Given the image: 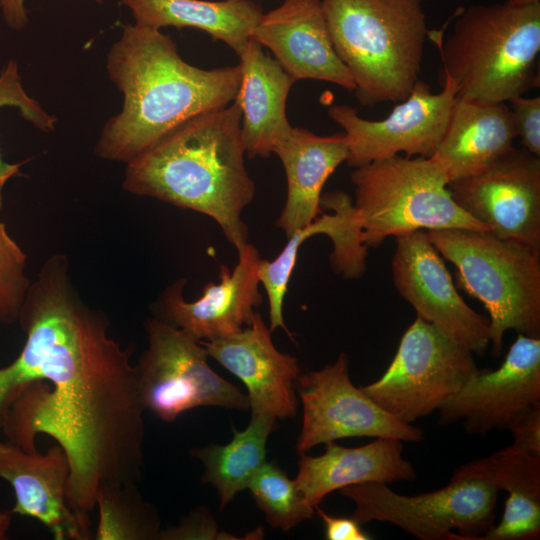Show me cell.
Returning <instances> with one entry per match:
<instances>
[{"label":"cell","mask_w":540,"mask_h":540,"mask_svg":"<svg viewBox=\"0 0 540 540\" xmlns=\"http://www.w3.org/2000/svg\"><path fill=\"white\" fill-rule=\"evenodd\" d=\"M5 106L18 109L25 120L43 132H52L55 129L57 118L27 94L14 59H10L0 72V108ZM24 162L8 163L0 154V209L5 185L10 179L21 175Z\"/></svg>","instance_id":"obj_30"},{"label":"cell","mask_w":540,"mask_h":540,"mask_svg":"<svg viewBox=\"0 0 540 540\" xmlns=\"http://www.w3.org/2000/svg\"><path fill=\"white\" fill-rule=\"evenodd\" d=\"M437 37L444 76L457 86V97L506 102L539 86L540 2L470 6L444 44Z\"/></svg>","instance_id":"obj_5"},{"label":"cell","mask_w":540,"mask_h":540,"mask_svg":"<svg viewBox=\"0 0 540 540\" xmlns=\"http://www.w3.org/2000/svg\"><path fill=\"white\" fill-rule=\"evenodd\" d=\"M350 178L367 248L418 230L488 232L455 202L444 169L432 157L395 155L354 168Z\"/></svg>","instance_id":"obj_7"},{"label":"cell","mask_w":540,"mask_h":540,"mask_svg":"<svg viewBox=\"0 0 540 540\" xmlns=\"http://www.w3.org/2000/svg\"><path fill=\"white\" fill-rule=\"evenodd\" d=\"M276 421L271 416L252 415L249 425L242 431H234L229 443L210 444L192 451L204 467L202 480L217 492L220 509L248 487L266 462V444L276 429Z\"/></svg>","instance_id":"obj_26"},{"label":"cell","mask_w":540,"mask_h":540,"mask_svg":"<svg viewBox=\"0 0 540 540\" xmlns=\"http://www.w3.org/2000/svg\"><path fill=\"white\" fill-rule=\"evenodd\" d=\"M200 343L209 357L245 385L252 415L277 420L295 417L298 360L275 347L271 331L259 313L255 312L250 324L239 332Z\"/></svg>","instance_id":"obj_17"},{"label":"cell","mask_w":540,"mask_h":540,"mask_svg":"<svg viewBox=\"0 0 540 540\" xmlns=\"http://www.w3.org/2000/svg\"><path fill=\"white\" fill-rule=\"evenodd\" d=\"M247 488L273 528L289 531L315 513V508L306 502L295 481L274 462L266 461Z\"/></svg>","instance_id":"obj_29"},{"label":"cell","mask_w":540,"mask_h":540,"mask_svg":"<svg viewBox=\"0 0 540 540\" xmlns=\"http://www.w3.org/2000/svg\"><path fill=\"white\" fill-rule=\"evenodd\" d=\"M514 445L540 455V402L518 414L507 428Z\"/></svg>","instance_id":"obj_34"},{"label":"cell","mask_w":540,"mask_h":540,"mask_svg":"<svg viewBox=\"0 0 540 540\" xmlns=\"http://www.w3.org/2000/svg\"><path fill=\"white\" fill-rule=\"evenodd\" d=\"M457 91L447 76L439 93H432L427 82L418 80L406 99L376 121L360 117L348 105L330 106L328 115L343 129L347 141V164L358 168L400 153L432 157L445 133Z\"/></svg>","instance_id":"obj_11"},{"label":"cell","mask_w":540,"mask_h":540,"mask_svg":"<svg viewBox=\"0 0 540 540\" xmlns=\"http://www.w3.org/2000/svg\"><path fill=\"white\" fill-rule=\"evenodd\" d=\"M319 456L300 453L294 479L306 502L315 508L328 494L363 483L414 481L413 465L403 458L402 441L376 438L363 446L348 448L336 442L325 444Z\"/></svg>","instance_id":"obj_20"},{"label":"cell","mask_w":540,"mask_h":540,"mask_svg":"<svg viewBox=\"0 0 540 540\" xmlns=\"http://www.w3.org/2000/svg\"><path fill=\"white\" fill-rule=\"evenodd\" d=\"M540 402V337L518 334L495 370L476 373L439 408V424L461 422L466 432L485 435L507 429L523 410Z\"/></svg>","instance_id":"obj_15"},{"label":"cell","mask_w":540,"mask_h":540,"mask_svg":"<svg viewBox=\"0 0 540 540\" xmlns=\"http://www.w3.org/2000/svg\"><path fill=\"white\" fill-rule=\"evenodd\" d=\"M240 126L236 102L189 119L126 164L123 189L209 216L242 249L249 242L241 215L256 187Z\"/></svg>","instance_id":"obj_3"},{"label":"cell","mask_w":540,"mask_h":540,"mask_svg":"<svg viewBox=\"0 0 540 540\" xmlns=\"http://www.w3.org/2000/svg\"><path fill=\"white\" fill-rule=\"evenodd\" d=\"M25 343L0 367L6 440L27 452L46 434L70 463L68 500L90 518L99 492L137 484L144 463V411L133 345L109 335L110 322L87 304L64 254H53L31 281L17 320Z\"/></svg>","instance_id":"obj_1"},{"label":"cell","mask_w":540,"mask_h":540,"mask_svg":"<svg viewBox=\"0 0 540 540\" xmlns=\"http://www.w3.org/2000/svg\"><path fill=\"white\" fill-rule=\"evenodd\" d=\"M95 540H158L161 521L156 508L145 501L136 484L108 486L97 498Z\"/></svg>","instance_id":"obj_28"},{"label":"cell","mask_w":540,"mask_h":540,"mask_svg":"<svg viewBox=\"0 0 540 540\" xmlns=\"http://www.w3.org/2000/svg\"><path fill=\"white\" fill-rule=\"evenodd\" d=\"M109 79L123 96L121 110L103 126L94 147L105 160H134L178 126L234 101L240 66L202 69L187 63L160 30L121 26L106 57Z\"/></svg>","instance_id":"obj_2"},{"label":"cell","mask_w":540,"mask_h":540,"mask_svg":"<svg viewBox=\"0 0 540 540\" xmlns=\"http://www.w3.org/2000/svg\"><path fill=\"white\" fill-rule=\"evenodd\" d=\"M332 214L321 213L311 224L297 230L278 254L271 260L260 259L258 277L267 295L269 305L270 331L282 328L291 337L283 318V301L295 268L300 246L308 238L327 235L333 247L344 246L351 237V211L343 200L332 201L328 205Z\"/></svg>","instance_id":"obj_27"},{"label":"cell","mask_w":540,"mask_h":540,"mask_svg":"<svg viewBox=\"0 0 540 540\" xmlns=\"http://www.w3.org/2000/svg\"><path fill=\"white\" fill-rule=\"evenodd\" d=\"M283 165L287 196L276 221L286 237L311 224L321 213L322 189L337 167L347 159L343 133L320 136L293 127L287 139L274 150Z\"/></svg>","instance_id":"obj_23"},{"label":"cell","mask_w":540,"mask_h":540,"mask_svg":"<svg viewBox=\"0 0 540 540\" xmlns=\"http://www.w3.org/2000/svg\"><path fill=\"white\" fill-rule=\"evenodd\" d=\"M317 513L325 526V537L328 540H369L371 537L363 531L361 524L353 517H337L325 513L315 506Z\"/></svg>","instance_id":"obj_35"},{"label":"cell","mask_w":540,"mask_h":540,"mask_svg":"<svg viewBox=\"0 0 540 540\" xmlns=\"http://www.w3.org/2000/svg\"><path fill=\"white\" fill-rule=\"evenodd\" d=\"M511 4L515 5H524V4H531L535 2H540V0H505Z\"/></svg>","instance_id":"obj_37"},{"label":"cell","mask_w":540,"mask_h":540,"mask_svg":"<svg viewBox=\"0 0 540 540\" xmlns=\"http://www.w3.org/2000/svg\"><path fill=\"white\" fill-rule=\"evenodd\" d=\"M27 256L0 220V326L18 320L31 280Z\"/></svg>","instance_id":"obj_31"},{"label":"cell","mask_w":540,"mask_h":540,"mask_svg":"<svg viewBox=\"0 0 540 540\" xmlns=\"http://www.w3.org/2000/svg\"><path fill=\"white\" fill-rule=\"evenodd\" d=\"M517 137L505 102L456 97L445 133L432 158L449 183L474 176L513 148Z\"/></svg>","instance_id":"obj_22"},{"label":"cell","mask_w":540,"mask_h":540,"mask_svg":"<svg viewBox=\"0 0 540 540\" xmlns=\"http://www.w3.org/2000/svg\"><path fill=\"white\" fill-rule=\"evenodd\" d=\"M102 4L103 0H96ZM0 12L6 25L12 30L24 29L29 21L25 0H0Z\"/></svg>","instance_id":"obj_36"},{"label":"cell","mask_w":540,"mask_h":540,"mask_svg":"<svg viewBox=\"0 0 540 540\" xmlns=\"http://www.w3.org/2000/svg\"><path fill=\"white\" fill-rule=\"evenodd\" d=\"M440 255L457 269L460 287L489 313L492 354L502 353L508 330L540 337V252L487 231H426Z\"/></svg>","instance_id":"obj_6"},{"label":"cell","mask_w":540,"mask_h":540,"mask_svg":"<svg viewBox=\"0 0 540 540\" xmlns=\"http://www.w3.org/2000/svg\"><path fill=\"white\" fill-rule=\"evenodd\" d=\"M452 476L481 480L508 497L500 521L482 540H535L540 536V455L511 444L461 465Z\"/></svg>","instance_id":"obj_24"},{"label":"cell","mask_w":540,"mask_h":540,"mask_svg":"<svg viewBox=\"0 0 540 540\" xmlns=\"http://www.w3.org/2000/svg\"><path fill=\"white\" fill-rule=\"evenodd\" d=\"M238 57L241 79L234 102L241 110L242 143L250 158L268 157L292 132L286 103L296 81L252 38Z\"/></svg>","instance_id":"obj_21"},{"label":"cell","mask_w":540,"mask_h":540,"mask_svg":"<svg viewBox=\"0 0 540 540\" xmlns=\"http://www.w3.org/2000/svg\"><path fill=\"white\" fill-rule=\"evenodd\" d=\"M238 539L220 531L209 510L200 506L190 511L175 525L161 528L158 540Z\"/></svg>","instance_id":"obj_32"},{"label":"cell","mask_w":540,"mask_h":540,"mask_svg":"<svg viewBox=\"0 0 540 540\" xmlns=\"http://www.w3.org/2000/svg\"><path fill=\"white\" fill-rule=\"evenodd\" d=\"M391 268L396 290L417 316L472 353H485L490 345L489 320L460 296L426 231L396 237Z\"/></svg>","instance_id":"obj_14"},{"label":"cell","mask_w":540,"mask_h":540,"mask_svg":"<svg viewBox=\"0 0 540 540\" xmlns=\"http://www.w3.org/2000/svg\"><path fill=\"white\" fill-rule=\"evenodd\" d=\"M448 188L489 233L540 252V157L513 147L484 171Z\"/></svg>","instance_id":"obj_13"},{"label":"cell","mask_w":540,"mask_h":540,"mask_svg":"<svg viewBox=\"0 0 540 540\" xmlns=\"http://www.w3.org/2000/svg\"><path fill=\"white\" fill-rule=\"evenodd\" d=\"M140 26L195 28L237 55L252 38L263 11L252 0H120Z\"/></svg>","instance_id":"obj_25"},{"label":"cell","mask_w":540,"mask_h":540,"mask_svg":"<svg viewBox=\"0 0 540 540\" xmlns=\"http://www.w3.org/2000/svg\"><path fill=\"white\" fill-rule=\"evenodd\" d=\"M509 102L512 120L523 149L540 157V97L523 95Z\"/></svg>","instance_id":"obj_33"},{"label":"cell","mask_w":540,"mask_h":540,"mask_svg":"<svg viewBox=\"0 0 540 540\" xmlns=\"http://www.w3.org/2000/svg\"><path fill=\"white\" fill-rule=\"evenodd\" d=\"M252 39L271 50L295 81H326L354 92L353 78L332 45L321 0H283L262 13Z\"/></svg>","instance_id":"obj_19"},{"label":"cell","mask_w":540,"mask_h":540,"mask_svg":"<svg viewBox=\"0 0 540 540\" xmlns=\"http://www.w3.org/2000/svg\"><path fill=\"white\" fill-rule=\"evenodd\" d=\"M334 50L362 106L401 102L419 80L429 31L421 0H321Z\"/></svg>","instance_id":"obj_4"},{"label":"cell","mask_w":540,"mask_h":540,"mask_svg":"<svg viewBox=\"0 0 540 540\" xmlns=\"http://www.w3.org/2000/svg\"><path fill=\"white\" fill-rule=\"evenodd\" d=\"M232 270L220 267L219 283H208L194 301L184 297L186 279L168 285L152 305L155 318L179 328L197 341H210L239 332L249 325L254 309L262 303L255 246L238 250Z\"/></svg>","instance_id":"obj_16"},{"label":"cell","mask_w":540,"mask_h":540,"mask_svg":"<svg viewBox=\"0 0 540 540\" xmlns=\"http://www.w3.org/2000/svg\"><path fill=\"white\" fill-rule=\"evenodd\" d=\"M70 463L64 449L55 444L45 453L27 452L0 439V478L15 495L11 514L36 519L56 540L92 539L91 520L69 504Z\"/></svg>","instance_id":"obj_18"},{"label":"cell","mask_w":540,"mask_h":540,"mask_svg":"<svg viewBox=\"0 0 540 540\" xmlns=\"http://www.w3.org/2000/svg\"><path fill=\"white\" fill-rule=\"evenodd\" d=\"M477 370L469 349L417 316L383 375L360 388L395 419L411 424L439 410Z\"/></svg>","instance_id":"obj_9"},{"label":"cell","mask_w":540,"mask_h":540,"mask_svg":"<svg viewBox=\"0 0 540 540\" xmlns=\"http://www.w3.org/2000/svg\"><path fill=\"white\" fill-rule=\"evenodd\" d=\"M144 328L147 347L135 365L145 410L173 422L198 407L249 409L247 395L210 367L200 341L155 317Z\"/></svg>","instance_id":"obj_10"},{"label":"cell","mask_w":540,"mask_h":540,"mask_svg":"<svg viewBox=\"0 0 540 540\" xmlns=\"http://www.w3.org/2000/svg\"><path fill=\"white\" fill-rule=\"evenodd\" d=\"M339 491L354 503L352 517L361 525L386 522L421 540H481L495 524L498 491L473 478L452 476L447 486L412 496L378 482Z\"/></svg>","instance_id":"obj_8"},{"label":"cell","mask_w":540,"mask_h":540,"mask_svg":"<svg viewBox=\"0 0 540 540\" xmlns=\"http://www.w3.org/2000/svg\"><path fill=\"white\" fill-rule=\"evenodd\" d=\"M348 364L342 352L333 364L298 376L296 392L303 420L297 451L306 453L319 444L348 437L422 441L421 429L395 419L352 383Z\"/></svg>","instance_id":"obj_12"}]
</instances>
